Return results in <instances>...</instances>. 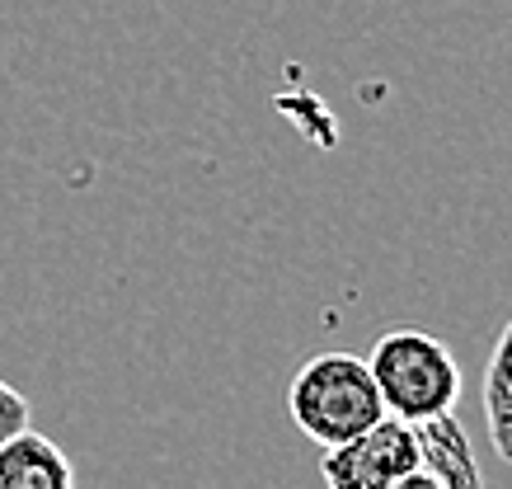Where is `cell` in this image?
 Listing matches in <instances>:
<instances>
[{"instance_id": "5b68a950", "label": "cell", "mask_w": 512, "mask_h": 489, "mask_svg": "<svg viewBox=\"0 0 512 489\" xmlns=\"http://www.w3.org/2000/svg\"><path fill=\"white\" fill-rule=\"evenodd\" d=\"M76 471L52 438L19 428L0 442V489H71Z\"/></svg>"}, {"instance_id": "52a82bcc", "label": "cell", "mask_w": 512, "mask_h": 489, "mask_svg": "<svg viewBox=\"0 0 512 489\" xmlns=\"http://www.w3.org/2000/svg\"><path fill=\"white\" fill-rule=\"evenodd\" d=\"M29 400L10 386V381L0 377V442L10 438V433H19V428H29Z\"/></svg>"}, {"instance_id": "7a4b0ae2", "label": "cell", "mask_w": 512, "mask_h": 489, "mask_svg": "<svg viewBox=\"0 0 512 489\" xmlns=\"http://www.w3.org/2000/svg\"><path fill=\"white\" fill-rule=\"evenodd\" d=\"M372 381L381 391V405L395 419L419 424L428 414L456 410L461 400V367L451 348L428 330H390L372 344Z\"/></svg>"}, {"instance_id": "6da1fadb", "label": "cell", "mask_w": 512, "mask_h": 489, "mask_svg": "<svg viewBox=\"0 0 512 489\" xmlns=\"http://www.w3.org/2000/svg\"><path fill=\"white\" fill-rule=\"evenodd\" d=\"M287 414L292 424L320 447L348 442L367 424H376L386 405L372 381V367L357 353H320L292 377L287 391Z\"/></svg>"}, {"instance_id": "8992f818", "label": "cell", "mask_w": 512, "mask_h": 489, "mask_svg": "<svg viewBox=\"0 0 512 489\" xmlns=\"http://www.w3.org/2000/svg\"><path fill=\"white\" fill-rule=\"evenodd\" d=\"M484 424L494 438V452L512 466V320L498 330L494 353L484 363Z\"/></svg>"}, {"instance_id": "277c9868", "label": "cell", "mask_w": 512, "mask_h": 489, "mask_svg": "<svg viewBox=\"0 0 512 489\" xmlns=\"http://www.w3.org/2000/svg\"><path fill=\"white\" fill-rule=\"evenodd\" d=\"M414 438H419V471L409 475L400 489H480L484 485L475 452H470V433L451 410L419 419Z\"/></svg>"}, {"instance_id": "3957f363", "label": "cell", "mask_w": 512, "mask_h": 489, "mask_svg": "<svg viewBox=\"0 0 512 489\" xmlns=\"http://www.w3.org/2000/svg\"><path fill=\"white\" fill-rule=\"evenodd\" d=\"M414 471H419V438L414 424L395 414H381L348 442L325 447L320 461V475L334 489H400Z\"/></svg>"}]
</instances>
